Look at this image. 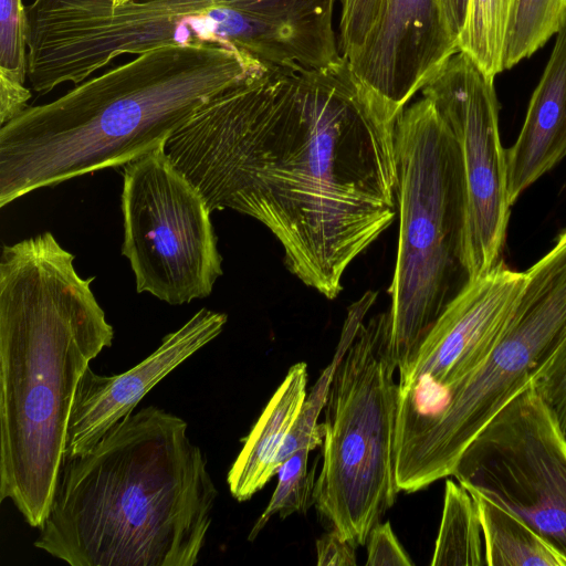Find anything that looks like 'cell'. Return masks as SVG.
Returning a JSON list of instances; mask_svg holds the SVG:
<instances>
[{"instance_id": "cell-24", "label": "cell", "mask_w": 566, "mask_h": 566, "mask_svg": "<svg viewBox=\"0 0 566 566\" xmlns=\"http://www.w3.org/2000/svg\"><path fill=\"white\" fill-rule=\"evenodd\" d=\"M531 382L566 432V332L538 365Z\"/></svg>"}, {"instance_id": "cell-4", "label": "cell", "mask_w": 566, "mask_h": 566, "mask_svg": "<svg viewBox=\"0 0 566 566\" xmlns=\"http://www.w3.org/2000/svg\"><path fill=\"white\" fill-rule=\"evenodd\" d=\"M265 67L228 46L165 44L29 106L0 128V207L124 167L163 144L206 102Z\"/></svg>"}, {"instance_id": "cell-29", "label": "cell", "mask_w": 566, "mask_h": 566, "mask_svg": "<svg viewBox=\"0 0 566 566\" xmlns=\"http://www.w3.org/2000/svg\"><path fill=\"white\" fill-rule=\"evenodd\" d=\"M128 1L129 0H111L113 6H120V4H124V3L128 2Z\"/></svg>"}, {"instance_id": "cell-27", "label": "cell", "mask_w": 566, "mask_h": 566, "mask_svg": "<svg viewBox=\"0 0 566 566\" xmlns=\"http://www.w3.org/2000/svg\"><path fill=\"white\" fill-rule=\"evenodd\" d=\"M356 547L337 531L332 530L316 541L317 565L355 566Z\"/></svg>"}, {"instance_id": "cell-28", "label": "cell", "mask_w": 566, "mask_h": 566, "mask_svg": "<svg viewBox=\"0 0 566 566\" xmlns=\"http://www.w3.org/2000/svg\"><path fill=\"white\" fill-rule=\"evenodd\" d=\"M469 3L470 0H441L446 23L458 42L467 23Z\"/></svg>"}, {"instance_id": "cell-16", "label": "cell", "mask_w": 566, "mask_h": 566, "mask_svg": "<svg viewBox=\"0 0 566 566\" xmlns=\"http://www.w3.org/2000/svg\"><path fill=\"white\" fill-rule=\"evenodd\" d=\"M481 522L490 566H566V558L518 516L470 492Z\"/></svg>"}, {"instance_id": "cell-9", "label": "cell", "mask_w": 566, "mask_h": 566, "mask_svg": "<svg viewBox=\"0 0 566 566\" xmlns=\"http://www.w3.org/2000/svg\"><path fill=\"white\" fill-rule=\"evenodd\" d=\"M452 476L566 558V432L531 381L470 442Z\"/></svg>"}, {"instance_id": "cell-12", "label": "cell", "mask_w": 566, "mask_h": 566, "mask_svg": "<svg viewBox=\"0 0 566 566\" xmlns=\"http://www.w3.org/2000/svg\"><path fill=\"white\" fill-rule=\"evenodd\" d=\"M458 51L441 0H385L363 50L347 65L359 94L397 119Z\"/></svg>"}, {"instance_id": "cell-6", "label": "cell", "mask_w": 566, "mask_h": 566, "mask_svg": "<svg viewBox=\"0 0 566 566\" xmlns=\"http://www.w3.org/2000/svg\"><path fill=\"white\" fill-rule=\"evenodd\" d=\"M388 312L361 322L337 365L325 406L323 465L313 504L355 546L395 504L398 384Z\"/></svg>"}, {"instance_id": "cell-23", "label": "cell", "mask_w": 566, "mask_h": 566, "mask_svg": "<svg viewBox=\"0 0 566 566\" xmlns=\"http://www.w3.org/2000/svg\"><path fill=\"white\" fill-rule=\"evenodd\" d=\"M384 3L385 0H342L338 46L347 64L363 50L380 18Z\"/></svg>"}, {"instance_id": "cell-17", "label": "cell", "mask_w": 566, "mask_h": 566, "mask_svg": "<svg viewBox=\"0 0 566 566\" xmlns=\"http://www.w3.org/2000/svg\"><path fill=\"white\" fill-rule=\"evenodd\" d=\"M432 566L486 565L476 503L460 483L446 481L443 509Z\"/></svg>"}, {"instance_id": "cell-1", "label": "cell", "mask_w": 566, "mask_h": 566, "mask_svg": "<svg viewBox=\"0 0 566 566\" xmlns=\"http://www.w3.org/2000/svg\"><path fill=\"white\" fill-rule=\"evenodd\" d=\"M392 119L337 70L266 66L200 106L165 140L211 211L252 217L287 269L328 300L398 216Z\"/></svg>"}, {"instance_id": "cell-25", "label": "cell", "mask_w": 566, "mask_h": 566, "mask_svg": "<svg viewBox=\"0 0 566 566\" xmlns=\"http://www.w3.org/2000/svg\"><path fill=\"white\" fill-rule=\"evenodd\" d=\"M367 566H411L389 522L378 523L367 538Z\"/></svg>"}, {"instance_id": "cell-21", "label": "cell", "mask_w": 566, "mask_h": 566, "mask_svg": "<svg viewBox=\"0 0 566 566\" xmlns=\"http://www.w3.org/2000/svg\"><path fill=\"white\" fill-rule=\"evenodd\" d=\"M308 449H300L281 463L276 472V488L251 528L249 541L255 539L273 515L279 514L281 518H285L294 513H306L313 504L317 462L308 470Z\"/></svg>"}, {"instance_id": "cell-18", "label": "cell", "mask_w": 566, "mask_h": 566, "mask_svg": "<svg viewBox=\"0 0 566 566\" xmlns=\"http://www.w3.org/2000/svg\"><path fill=\"white\" fill-rule=\"evenodd\" d=\"M376 297L377 293L369 291L348 308L333 359L322 371L308 396L305 397L301 411L279 452L276 469L295 451L300 449L312 451L322 446L324 428L323 423H317V420L326 406L335 369L350 346L358 326L364 321Z\"/></svg>"}, {"instance_id": "cell-22", "label": "cell", "mask_w": 566, "mask_h": 566, "mask_svg": "<svg viewBox=\"0 0 566 566\" xmlns=\"http://www.w3.org/2000/svg\"><path fill=\"white\" fill-rule=\"evenodd\" d=\"M27 9L22 0H0V70L28 77Z\"/></svg>"}, {"instance_id": "cell-10", "label": "cell", "mask_w": 566, "mask_h": 566, "mask_svg": "<svg viewBox=\"0 0 566 566\" xmlns=\"http://www.w3.org/2000/svg\"><path fill=\"white\" fill-rule=\"evenodd\" d=\"M525 284V272L501 259L469 280L432 325L409 361L398 368L394 457L410 461L457 389L491 354Z\"/></svg>"}, {"instance_id": "cell-8", "label": "cell", "mask_w": 566, "mask_h": 566, "mask_svg": "<svg viewBox=\"0 0 566 566\" xmlns=\"http://www.w3.org/2000/svg\"><path fill=\"white\" fill-rule=\"evenodd\" d=\"M164 144L124 166L122 253L138 293L181 305L208 297L222 275L211 210Z\"/></svg>"}, {"instance_id": "cell-11", "label": "cell", "mask_w": 566, "mask_h": 566, "mask_svg": "<svg viewBox=\"0 0 566 566\" xmlns=\"http://www.w3.org/2000/svg\"><path fill=\"white\" fill-rule=\"evenodd\" d=\"M494 80L458 51L421 90L460 149L465 184L463 261L469 280L501 260L512 207Z\"/></svg>"}, {"instance_id": "cell-14", "label": "cell", "mask_w": 566, "mask_h": 566, "mask_svg": "<svg viewBox=\"0 0 566 566\" xmlns=\"http://www.w3.org/2000/svg\"><path fill=\"white\" fill-rule=\"evenodd\" d=\"M555 35L520 134L506 149L511 205L566 157V20Z\"/></svg>"}, {"instance_id": "cell-20", "label": "cell", "mask_w": 566, "mask_h": 566, "mask_svg": "<svg viewBox=\"0 0 566 566\" xmlns=\"http://www.w3.org/2000/svg\"><path fill=\"white\" fill-rule=\"evenodd\" d=\"M512 0H470L459 51L469 55L489 76L503 72L502 54Z\"/></svg>"}, {"instance_id": "cell-19", "label": "cell", "mask_w": 566, "mask_h": 566, "mask_svg": "<svg viewBox=\"0 0 566 566\" xmlns=\"http://www.w3.org/2000/svg\"><path fill=\"white\" fill-rule=\"evenodd\" d=\"M565 20L566 0H512L503 43V71L534 54Z\"/></svg>"}, {"instance_id": "cell-13", "label": "cell", "mask_w": 566, "mask_h": 566, "mask_svg": "<svg viewBox=\"0 0 566 566\" xmlns=\"http://www.w3.org/2000/svg\"><path fill=\"white\" fill-rule=\"evenodd\" d=\"M227 321L224 313L201 308L167 334L148 357L123 374L103 376L88 366L74 394L64 455L75 457L91 450L159 381L218 337Z\"/></svg>"}, {"instance_id": "cell-7", "label": "cell", "mask_w": 566, "mask_h": 566, "mask_svg": "<svg viewBox=\"0 0 566 566\" xmlns=\"http://www.w3.org/2000/svg\"><path fill=\"white\" fill-rule=\"evenodd\" d=\"M566 332V229L525 271V284L500 340L457 389L406 469L399 491L451 476L475 436L528 381Z\"/></svg>"}, {"instance_id": "cell-5", "label": "cell", "mask_w": 566, "mask_h": 566, "mask_svg": "<svg viewBox=\"0 0 566 566\" xmlns=\"http://www.w3.org/2000/svg\"><path fill=\"white\" fill-rule=\"evenodd\" d=\"M395 148L399 235L387 312L398 369L469 277L461 154L430 98L422 96L398 115Z\"/></svg>"}, {"instance_id": "cell-15", "label": "cell", "mask_w": 566, "mask_h": 566, "mask_svg": "<svg viewBox=\"0 0 566 566\" xmlns=\"http://www.w3.org/2000/svg\"><path fill=\"white\" fill-rule=\"evenodd\" d=\"M307 365H293L244 439L227 483L231 495L250 500L276 474V458L306 397Z\"/></svg>"}, {"instance_id": "cell-3", "label": "cell", "mask_w": 566, "mask_h": 566, "mask_svg": "<svg viewBox=\"0 0 566 566\" xmlns=\"http://www.w3.org/2000/svg\"><path fill=\"white\" fill-rule=\"evenodd\" d=\"M217 496L188 423L146 406L63 457L34 546L71 566H193Z\"/></svg>"}, {"instance_id": "cell-26", "label": "cell", "mask_w": 566, "mask_h": 566, "mask_svg": "<svg viewBox=\"0 0 566 566\" xmlns=\"http://www.w3.org/2000/svg\"><path fill=\"white\" fill-rule=\"evenodd\" d=\"M14 75L0 70V125L9 123L28 108L31 92Z\"/></svg>"}, {"instance_id": "cell-2", "label": "cell", "mask_w": 566, "mask_h": 566, "mask_svg": "<svg viewBox=\"0 0 566 566\" xmlns=\"http://www.w3.org/2000/svg\"><path fill=\"white\" fill-rule=\"evenodd\" d=\"M75 255L49 232L0 258V501L39 528L64 457L77 384L114 328Z\"/></svg>"}]
</instances>
